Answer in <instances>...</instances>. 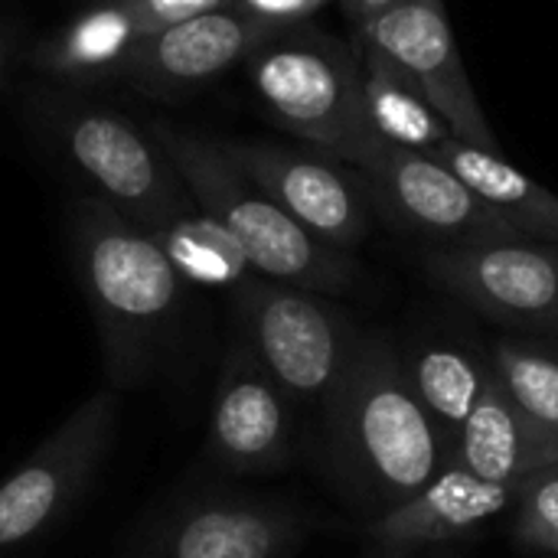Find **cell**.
<instances>
[{
	"instance_id": "6da1fadb",
	"label": "cell",
	"mask_w": 558,
	"mask_h": 558,
	"mask_svg": "<svg viewBox=\"0 0 558 558\" xmlns=\"http://www.w3.org/2000/svg\"><path fill=\"white\" fill-rule=\"evenodd\" d=\"M69 232L108 389H134L157 369L180 324L183 278L167 252L101 196L72 206Z\"/></svg>"
},
{
	"instance_id": "7a4b0ae2",
	"label": "cell",
	"mask_w": 558,
	"mask_h": 558,
	"mask_svg": "<svg viewBox=\"0 0 558 558\" xmlns=\"http://www.w3.org/2000/svg\"><path fill=\"white\" fill-rule=\"evenodd\" d=\"M324 422L340 481L383 513L432 484L451 461V445L422 405L405 356L373 333L360 337Z\"/></svg>"
},
{
	"instance_id": "3957f363",
	"label": "cell",
	"mask_w": 558,
	"mask_h": 558,
	"mask_svg": "<svg viewBox=\"0 0 558 558\" xmlns=\"http://www.w3.org/2000/svg\"><path fill=\"white\" fill-rule=\"evenodd\" d=\"M150 134L196 206L239 242L252 271L268 281H281L314 294L350 288L353 262L347 258V252L330 248L301 222H294L229 160L219 141L180 134L167 124H157Z\"/></svg>"
},
{
	"instance_id": "277c9868",
	"label": "cell",
	"mask_w": 558,
	"mask_h": 558,
	"mask_svg": "<svg viewBox=\"0 0 558 558\" xmlns=\"http://www.w3.org/2000/svg\"><path fill=\"white\" fill-rule=\"evenodd\" d=\"M245 62L262 105L307 144L353 167L383 147L366 124L360 49L288 26Z\"/></svg>"
},
{
	"instance_id": "5b68a950",
	"label": "cell",
	"mask_w": 558,
	"mask_h": 558,
	"mask_svg": "<svg viewBox=\"0 0 558 558\" xmlns=\"http://www.w3.org/2000/svg\"><path fill=\"white\" fill-rule=\"evenodd\" d=\"M242 343L284 389L291 405L330 409L360 343L353 320L314 291L268 278L235 288Z\"/></svg>"
},
{
	"instance_id": "8992f818",
	"label": "cell",
	"mask_w": 558,
	"mask_h": 558,
	"mask_svg": "<svg viewBox=\"0 0 558 558\" xmlns=\"http://www.w3.org/2000/svg\"><path fill=\"white\" fill-rule=\"evenodd\" d=\"M118 409L121 399L114 389L88 396L0 484V549L36 539L78 500L111 448Z\"/></svg>"
},
{
	"instance_id": "52a82bcc",
	"label": "cell",
	"mask_w": 558,
	"mask_h": 558,
	"mask_svg": "<svg viewBox=\"0 0 558 558\" xmlns=\"http://www.w3.org/2000/svg\"><path fill=\"white\" fill-rule=\"evenodd\" d=\"M360 43L392 59L445 118L458 141L500 150L484 101L464 65L445 0H412L356 26Z\"/></svg>"
},
{
	"instance_id": "ba28073f",
	"label": "cell",
	"mask_w": 558,
	"mask_h": 558,
	"mask_svg": "<svg viewBox=\"0 0 558 558\" xmlns=\"http://www.w3.org/2000/svg\"><path fill=\"white\" fill-rule=\"evenodd\" d=\"M425 271L500 324L558 333V242L494 239L432 248Z\"/></svg>"
},
{
	"instance_id": "9c48e42d",
	"label": "cell",
	"mask_w": 558,
	"mask_h": 558,
	"mask_svg": "<svg viewBox=\"0 0 558 558\" xmlns=\"http://www.w3.org/2000/svg\"><path fill=\"white\" fill-rule=\"evenodd\" d=\"M59 131L65 154L98 186L101 199L147 235L193 203L154 134H141L128 118L111 111H75Z\"/></svg>"
},
{
	"instance_id": "30bf717a",
	"label": "cell",
	"mask_w": 558,
	"mask_h": 558,
	"mask_svg": "<svg viewBox=\"0 0 558 558\" xmlns=\"http://www.w3.org/2000/svg\"><path fill=\"white\" fill-rule=\"evenodd\" d=\"M356 173L363 177L369 199L396 226L432 239L435 248L520 239L432 154L383 144Z\"/></svg>"
},
{
	"instance_id": "8fae6325",
	"label": "cell",
	"mask_w": 558,
	"mask_h": 558,
	"mask_svg": "<svg viewBox=\"0 0 558 558\" xmlns=\"http://www.w3.org/2000/svg\"><path fill=\"white\" fill-rule=\"evenodd\" d=\"M229 160L294 222L330 248L350 252L369 232V190L360 173L330 157L271 144H222Z\"/></svg>"
},
{
	"instance_id": "7c38bea8",
	"label": "cell",
	"mask_w": 558,
	"mask_h": 558,
	"mask_svg": "<svg viewBox=\"0 0 558 558\" xmlns=\"http://www.w3.org/2000/svg\"><path fill=\"white\" fill-rule=\"evenodd\" d=\"M294 438V405L239 340L222 360L209 418V458L239 474L284 468Z\"/></svg>"
},
{
	"instance_id": "4fadbf2b",
	"label": "cell",
	"mask_w": 558,
	"mask_h": 558,
	"mask_svg": "<svg viewBox=\"0 0 558 558\" xmlns=\"http://www.w3.org/2000/svg\"><path fill=\"white\" fill-rule=\"evenodd\" d=\"M517 490L520 484H490L458 461H448L432 484L399 507L379 513L373 523V539L389 553L468 539L494 517L513 510Z\"/></svg>"
},
{
	"instance_id": "5bb4252c",
	"label": "cell",
	"mask_w": 558,
	"mask_h": 558,
	"mask_svg": "<svg viewBox=\"0 0 558 558\" xmlns=\"http://www.w3.org/2000/svg\"><path fill=\"white\" fill-rule=\"evenodd\" d=\"M281 29L288 26L265 23L239 7L209 10L144 36L128 72L147 85H196L248 59Z\"/></svg>"
},
{
	"instance_id": "9a60e30c",
	"label": "cell",
	"mask_w": 558,
	"mask_h": 558,
	"mask_svg": "<svg viewBox=\"0 0 558 558\" xmlns=\"http://www.w3.org/2000/svg\"><path fill=\"white\" fill-rule=\"evenodd\" d=\"M301 539L291 513L255 500H203L170 513L144 558H288Z\"/></svg>"
},
{
	"instance_id": "2e32d148",
	"label": "cell",
	"mask_w": 558,
	"mask_h": 558,
	"mask_svg": "<svg viewBox=\"0 0 558 558\" xmlns=\"http://www.w3.org/2000/svg\"><path fill=\"white\" fill-rule=\"evenodd\" d=\"M451 461L490 484H520L530 474L558 464V438L536 428L490 373L454 441Z\"/></svg>"
},
{
	"instance_id": "e0dca14e",
	"label": "cell",
	"mask_w": 558,
	"mask_h": 558,
	"mask_svg": "<svg viewBox=\"0 0 558 558\" xmlns=\"http://www.w3.org/2000/svg\"><path fill=\"white\" fill-rule=\"evenodd\" d=\"M432 157H438L464 186L520 239L558 242V193L523 173L504 150H487L454 134L441 141Z\"/></svg>"
},
{
	"instance_id": "ac0fdd59",
	"label": "cell",
	"mask_w": 558,
	"mask_h": 558,
	"mask_svg": "<svg viewBox=\"0 0 558 558\" xmlns=\"http://www.w3.org/2000/svg\"><path fill=\"white\" fill-rule=\"evenodd\" d=\"M363 62V108L369 131L389 144L405 150L432 154L441 141L451 137L445 118L432 108L425 92L383 52L373 46H356Z\"/></svg>"
},
{
	"instance_id": "d6986e66",
	"label": "cell",
	"mask_w": 558,
	"mask_h": 558,
	"mask_svg": "<svg viewBox=\"0 0 558 558\" xmlns=\"http://www.w3.org/2000/svg\"><path fill=\"white\" fill-rule=\"evenodd\" d=\"M144 33L121 0H101L82 10L69 26L46 39L36 62L65 78H101L108 72H128Z\"/></svg>"
},
{
	"instance_id": "ffe728a7",
	"label": "cell",
	"mask_w": 558,
	"mask_h": 558,
	"mask_svg": "<svg viewBox=\"0 0 558 558\" xmlns=\"http://www.w3.org/2000/svg\"><path fill=\"white\" fill-rule=\"evenodd\" d=\"M150 239L167 252L183 281H199L213 288H239L252 278V265L242 255L239 242L206 216L196 199L163 219Z\"/></svg>"
},
{
	"instance_id": "44dd1931",
	"label": "cell",
	"mask_w": 558,
	"mask_h": 558,
	"mask_svg": "<svg viewBox=\"0 0 558 558\" xmlns=\"http://www.w3.org/2000/svg\"><path fill=\"white\" fill-rule=\"evenodd\" d=\"M405 369L422 405L454 451V441L490 379V363L474 360L461 347H422L405 360Z\"/></svg>"
},
{
	"instance_id": "7402d4cb",
	"label": "cell",
	"mask_w": 558,
	"mask_h": 558,
	"mask_svg": "<svg viewBox=\"0 0 558 558\" xmlns=\"http://www.w3.org/2000/svg\"><path fill=\"white\" fill-rule=\"evenodd\" d=\"M490 373L536 428L558 438V350L500 340L490 353Z\"/></svg>"
},
{
	"instance_id": "603a6c76",
	"label": "cell",
	"mask_w": 558,
	"mask_h": 558,
	"mask_svg": "<svg viewBox=\"0 0 558 558\" xmlns=\"http://www.w3.org/2000/svg\"><path fill=\"white\" fill-rule=\"evenodd\" d=\"M513 513L517 543L558 558V464L520 481Z\"/></svg>"
},
{
	"instance_id": "cb8c5ba5",
	"label": "cell",
	"mask_w": 558,
	"mask_h": 558,
	"mask_svg": "<svg viewBox=\"0 0 558 558\" xmlns=\"http://www.w3.org/2000/svg\"><path fill=\"white\" fill-rule=\"evenodd\" d=\"M121 3L137 20V26H141L144 36H150V33H157L163 26L183 23L190 16L232 7V0H121Z\"/></svg>"
},
{
	"instance_id": "d4e9b609",
	"label": "cell",
	"mask_w": 558,
	"mask_h": 558,
	"mask_svg": "<svg viewBox=\"0 0 558 558\" xmlns=\"http://www.w3.org/2000/svg\"><path fill=\"white\" fill-rule=\"evenodd\" d=\"M327 0H232V7L275 23V26H294L307 16H314Z\"/></svg>"
},
{
	"instance_id": "484cf974",
	"label": "cell",
	"mask_w": 558,
	"mask_h": 558,
	"mask_svg": "<svg viewBox=\"0 0 558 558\" xmlns=\"http://www.w3.org/2000/svg\"><path fill=\"white\" fill-rule=\"evenodd\" d=\"M402 3H412V0H343V7H347V13L353 16L356 26L366 23V20H373V16H379V13L396 10Z\"/></svg>"
},
{
	"instance_id": "4316f807",
	"label": "cell",
	"mask_w": 558,
	"mask_h": 558,
	"mask_svg": "<svg viewBox=\"0 0 558 558\" xmlns=\"http://www.w3.org/2000/svg\"><path fill=\"white\" fill-rule=\"evenodd\" d=\"M16 39H20V29L10 16H0V85H3V75H7V65H10V56L16 49Z\"/></svg>"
}]
</instances>
